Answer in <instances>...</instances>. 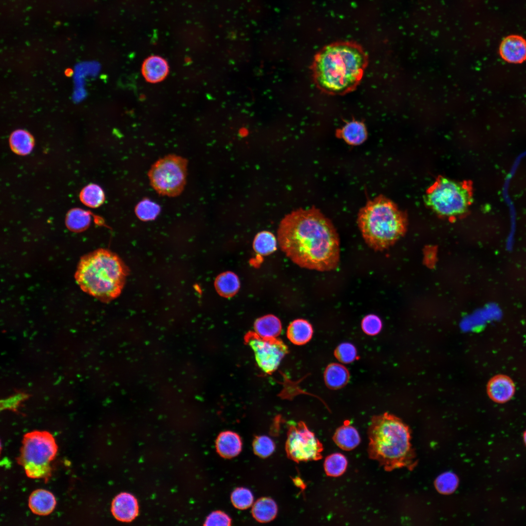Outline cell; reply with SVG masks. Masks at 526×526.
<instances>
[{"label": "cell", "instance_id": "obj_1", "mask_svg": "<svg viewBox=\"0 0 526 526\" xmlns=\"http://www.w3.org/2000/svg\"><path fill=\"white\" fill-rule=\"evenodd\" d=\"M277 240L282 251L301 268L325 272L338 265V234L330 220L315 207L286 215L279 225Z\"/></svg>", "mask_w": 526, "mask_h": 526}, {"label": "cell", "instance_id": "obj_2", "mask_svg": "<svg viewBox=\"0 0 526 526\" xmlns=\"http://www.w3.org/2000/svg\"><path fill=\"white\" fill-rule=\"evenodd\" d=\"M368 63V55L359 44L351 41L331 43L315 55L311 65L313 79L323 92L343 95L358 85Z\"/></svg>", "mask_w": 526, "mask_h": 526}, {"label": "cell", "instance_id": "obj_3", "mask_svg": "<svg viewBox=\"0 0 526 526\" xmlns=\"http://www.w3.org/2000/svg\"><path fill=\"white\" fill-rule=\"evenodd\" d=\"M368 435L369 456L385 470L402 468L412 470L416 465L410 429L396 416L387 413L374 416Z\"/></svg>", "mask_w": 526, "mask_h": 526}, {"label": "cell", "instance_id": "obj_4", "mask_svg": "<svg viewBox=\"0 0 526 526\" xmlns=\"http://www.w3.org/2000/svg\"><path fill=\"white\" fill-rule=\"evenodd\" d=\"M128 273L127 267L116 254L99 249L81 258L75 276L83 291L108 302L120 295Z\"/></svg>", "mask_w": 526, "mask_h": 526}, {"label": "cell", "instance_id": "obj_5", "mask_svg": "<svg viewBox=\"0 0 526 526\" xmlns=\"http://www.w3.org/2000/svg\"><path fill=\"white\" fill-rule=\"evenodd\" d=\"M357 223L365 243L375 251L393 245L405 234L407 225L404 213L382 195L360 209Z\"/></svg>", "mask_w": 526, "mask_h": 526}, {"label": "cell", "instance_id": "obj_6", "mask_svg": "<svg viewBox=\"0 0 526 526\" xmlns=\"http://www.w3.org/2000/svg\"><path fill=\"white\" fill-rule=\"evenodd\" d=\"M425 200L437 214L456 218L465 214L471 204V188L467 181L439 176L427 190Z\"/></svg>", "mask_w": 526, "mask_h": 526}, {"label": "cell", "instance_id": "obj_7", "mask_svg": "<svg viewBox=\"0 0 526 526\" xmlns=\"http://www.w3.org/2000/svg\"><path fill=\"white\" fill-rule=\"evenodd\" d=\"M22 443L18 463L28 477L47 481L51 474V462L57 451L54 436L46 431H35L26 433Z\"/></svg>", "mask_w": 526, "mask_h": 526}, {"label": "cell", "instance_id": "obj_8", "mask_svg": "<svg viewBox=\"0 0 526 526\" xmlns=\"http://www.w3.org/2000/svg\"><path fill=\"white\" fill-rule=\"evenodd\" d=\"M188 161L170 154L156 161L148 172L150 184L160 195L175 197L183 191L186 184Z\"/></svg>", "mask_w": 526, "mask_h": 526}, {"label": "cell", "instance_id": "obj_9", "mask_svg": "<svg viewBox=\"0 0 526 526\" xmlns=\"http://www.w3.org/2000/svg\"><path fill=\"white\" fill-rule=\"evenodd\" d=\"M323 450L322 444L304 422L290 427L285 444L290 459L297 462L318 460L322 458Z\"/></svg>", "mask_w": 526, "mask_h": 526}, {"label": "cell", "instance_id": "obj_10", "mask_svg": "<svg viewBox=\"0 0 526 526\" xmlns=\"http://www.w3.org/2000/svg\"><path fill=\"white\" fill-rule=\"evenodd\" d=\"M247 342L254 352L258 365L266 373L278 368L288 351L281 341L263 339L254 333L248 335Z\"/></svg>", "mask_w": 526, "mask_h": 526}, {"label": "cell", "instance_id": "obj_11", "mask_svg": "<svg viewBox=\"0 0 526 526\" xmlns=\"http://www.w3.org/2000/svg\"><path fill=\"white\" fill-rule=\"evenodd\" d=\"M487 391L491 400L503 404L513 397L515 392V385L509 376L499 374L489 379L487 384Z\"/></svg>", "mask_w": 526, "mask_h": 526}, {"label": "cell", "instance_id": "obj_12", "mask_svg": "<svg viewBox=\"0 0 526 526\" xmlns=\"http://www.w3.org/2000/svg\"><path fill=\"white\" fill-rule=\"evenodd\" d=\"M501 57L511 63H521L526 60V40L518 35H509L503 39L499 47Z\"/></svg>", "mask_w": 526, "mask_h": 526}, {"label": "cell", "instance_id": "obj_13", "mask_svg": "<svg viewBox=\"0 0 526 526\" xmlns=\"http://www.w3.org/2000/svg\"><path fill=\"white\" fill-rule=\"evenodd\" d=\"M138 511L137 501L131 494L120 493L113 501L112 512L114 517L120 521H131L136 516Z\"/></svg>", "mask_w": 526, "mask_h": 526}, {"label": "cell", "instance_id": "obj_14", "mask_svg": "<svg viewBox=\"0 0 526 526\" xmlns=\"http://www.w3.org/2000/svg\"><path fill=\"white\" fill-rule=\"evenodd\" d=\"M167 61L158 56L148 57L142 66V73L145 79L149 82L154 83L162 81L169 72Z\"/></svg>", "mask_w": 526, "mask_h": 526}, {"label": "cell", "instance_id": "obj_15", "mask_svg": "<svg viewBox=\"0 0 526 526\" xmlns=\"http://www.w3.org/2000/svg\"><path fill=\"white\" fill-rule=\"evenodd\" d=\"M56 500L50 491L38 489L32 492L29 498L28 505L31 510L39 515H47L55 507Z\"/></svg>", "mask_w": 526, "mask_h": 526}, {"label": "cell", "instance_id": "obj_16", "mask_svg": "<svg viewBox=\"0 0 526 526\" xmlns=\"http://www.w3.org/2000/svg\"><path fill=\"white\" fill-rule=\"evenodd\" d=\"M367 131L363 123L357 120L347 122L336 131V136L352 146L362 144L367 138Z\"/></svg>", "mask_w": 526, "mask_h": 526}, {"label": "cell", "instance_id": "obj_17", "mask_svg": "<svg viewBox=\"0 0 526 526\" xmlns=\"http://www.w3.org/2000/svg\"><path fill=\"white\" fill-rule=\"evenodd\" d=\"M218 453L223 457L229 458L237 455L242 449V441L235 432L226 431L221 432L216 441Z\"/></svg>", "mask_w": 526, "mask_h": 526}, {"label": "cell", "instance_id": "obj_18", "mask_svg": "<svg viewBox=\"0 0 526 526\" xmlns=\"http://www.w3.org/2000/svg\"><path fill=\"white\" fill-rule=\"evenodd\" d=\"M255 334L259 337L273 339L281 334L282 326L280 319L276 316L268 314L257 319L254 322Z\"/></svg>", "mask_w": 526, "mask_h": 526}, {"label": "cell", "instance_id": "obj_19", "mask_svg": "<svg viewBox=\"0 0 526 526\" xmlns=\"http://www.w3.org/2000/svg\"><path fill=\"white\" fill-rule=\"evenodd\" d=\"M286 334L288 338L292 343L297 345H302L311 340L313 336V329L309 321L299 319L294 320L290 323Z\"/></svg>", "mask_w": 526, "mask_h": 526}, {"label": "cell", "instance_id": "obj_20", "mask_svg": "<svg viewBox=\"0 0 526 526\" xmlns=\"http://www.w3.org/2000/svg\"><path fill=\"white\" fill-rule=\"evenodd\" d=\"M350 379L348 369L338 363L329 364L324 372V380L326 386L332 390H337L345 386Z\"/></svg>", "mask_w": 526, "mask_h": 526}, {"label": "cell", "instance_id": "obj_21", "mask_svg": "<svg viewBox=\"0 0 526 526\" xmlns=\"http://www.w3.org/2000/svg\"><path fill=\"white\" fill-rule=\"evenodd\" d=\"M214 287L222 297L229 298L235 296L240 287V280L236 274L226 271L219 274L215 279Z\"/></svg>", "mask_w": 526, "mask_h": 526}, {"label": "cell", "instance_id": "obj_22", "mask_svg": "<svg viewBox=\"0 0 526 526\" xmlns=\"http://www.w3.org/2000/svg\"><path fill=\"white\" fill-rule=\"evenodd\" d=\"M333 439L342 450L350 451L360 443V437L355 428L348 424H344L336 431Z\"/></svg>", "mask_w": 526, "mask_h": 526}, {"label": "cell", "instance_id": "obj_23", "mask_svg": "<svg viewBox=\"0 0 526 526\" xmlns=\"http://www.w3.org/2000/svg\"><path fill=\"white\" fill-rule=\"evenodd\" d=\"M9 141L11 150L20 155L29 154L34 146V139L32 135L21 129L14 131L10 136Z\"/></svg>", "mask_w": 526, "mask_h": 526}, {"label": "cell", "instance_id": "obj_24", "mask_svg": "<svg viewBox=\"0 0 526 526\" xmlns=\"http://www.w3.org/2000/svg\"><path fill=\"white\" fill-rule=\"evenodd\" d=\"M252 513L254 518L260 522H268L276 516L277 507L271 498L264 497L258 500L253 505Z\"/></svg>", "mask_w": 526, "mask_h": 526}, {"label": "cell", "instance_id": "obj_25", "mask_svg": "<svg viewBox=\"0 0 526 526\" xmlns=\"http://www.w3.org/2000/svg\"><path fill=\"white\" fill-rule=\"evenodd\" d=\"M277 241L270 231L263 230L258 233L254 237L253 248L255 252L261 256H267L277 249Z\"/></svg>", "mask_w": 526, "mask_h": 526}, {"label": "cell", "instance_id": "obj_26", "mask_svg": "<svg viewBox=\"0 0 526 526\" xmlns=\"http://www.w3.org/2000/svg\"><path fill=\"white\" fill-rule=\"evenodd\" d=\"M91 220L90 212L75 208L71 209L67 213L66 225L68 228L72 231L81 232L87 228Z\"/></svg>", "mask_w": 526, "mask_h": 526}, {"label": "cell", "instance_id": "obj_27", "mask_svg": "<svg viewBox=\"0 0 526 526\" xmlns=\"http://www.w3.org/2000/svg\"><path fill=\"white\" fill-rule=\"evenodd\" d=\"M79 197L83 204L92 208L100 206L105 198L102 188L95 184H90L84 187L80 193Z\"/></svg>", "mask_w": 526, "mask_h": 526}, {"label": "cell", "instance_id": "obj_28", "mask_svg": "<svg viewBox=\"0 0 526 526\" xmlns=\"http://www.w3.org/2000/svg\"><path fill=\"white\" fill-rule=\"evenodd\" d=\"M347 465V460L344 455L340 453H334L325 458L324 469L328 476L338 477L344 473Z\"/></svg>", "mask_w": 526, "mask_h": 526}, {"label": "cell", "instance_id": "obj_29", "mask_svg": "<svg viewBox=\"0 0 526 526\" xmlns=\"http://www.w3.org/2000/svg\"><path fill=\"white\" fill-rule=\"evenodd\" d=\"M160 210L159 205L149 199L142 200L135 207L136 215L143 221L154 220L159 215Z\"/></svg>", "mask_w": 526, "mask_h": 526}, {"label": "cell", "instance_id": "obj_30", "mask_svg": "<svg viewBox=\"0 0 526 526\" xmlns=\"http://www.w3.org/2000/svg\"><path fill=\"white\" fill-rule=\"evenodd\" d=\"M458 478L450 472L444 473L436 479L435 487L440 492L444 494L451 493L455 490L458 485Z\"/></svg>", "mask_w": 526, "mask_h": 526}, {"label": "cell", "instance_id": "obj_31", "mask_svg": "<svg viewBox=\"0 0 526 526\" xmlns=\"http://www.w3.org/2000/svg\"><path fill=\"white\" fill-rule=\"evenodd\" d=\"M231 500L235 507L238 509H244L252 505L253 496L249 489L244 488H239L232 493Z\"/></svg>", "mask_w": 526, "mask_h": 526}, {"label": "cell", "instance_id": "obj_32", "mask_svg": "<svg viewBox=\"0 0 526 526\" xmlns=\"http://www.w3.org/2000/svg\"><path fill=\"white\" fill-rule=\"evenodd\" d=\"M334 355L339 362L348 364L355 360L357 352L356 347L352 344L344 342L338 346L335 350Z\"/></svg>", "mask_w": 526, "mask_h": 526}, {"label": "cell", "instance_id": "obj_33", "mask_svg": "<svg viewBox=\"0 0 526 526\" xmlns=\"http://www.w3.org/2000/svg\"><path fill=\"white\" fill-rule=\"evenodd\" d=\"M254 452L262 457H266L271 455L275 449L273 441L266 436L256 437L253 443Z\"/></svg>", "mask_w": 526, "mask_h": 526}, {"label": "cell", "instance_id": "obj_34", "mask_svg": "<svg viewBox=\"0 0 526 526\" xmlns=\"http://www.w3.org/2000/svg\"><path fill=\"white\" fill-rule=\"evenodd\" d=\"M361 325L362 331L366 334L375 336L380 332L382 324L378 316L374 314H369L362 319Z\"/></svg>", "mask_w": 526, "mask_h": 526}, {"label": "cell", "instance_id": "obj_35", "mask_svg": "<svg viewBox=\"0 0 526 526\" xmlns=\"http://www.w3.org/2000/svg\"><path fill=\"white\" fill-rule=\"evenodd\" d=\"M230 524L229 517L221 511L212 512L207 517L205 523L206 526H229Z\"/></svg>", "mask_w": 526, "mask_h": 526}, {"label": "cell", "instance_id": "obj_36", "mask_svg": "<svg viewBox=\"0 0 526 526\" xmlns=\"http://www.w3.org/2000/svg\"><path fill=\"white\" fill-rule=\"evenodd\" d=\"M26 397L22 393H18L11 395L0 401V408L3 410H14Z\"/></svg>", "mask_w": 526, "mask_h": 526}, {"label": "cell", "instance_id": "obj_37", "mask_svg": "<svg viewBox=\"0 0 526 526\" xmlns=\"http://www.w3.org/2000/svg\"><path fill=\"white\" fill-rule=\"evenodd\" d=\"M524 441H525V443L526 444V431L524 432Z\"/></svg>", "mask_w": 526, "mask_h": 526}]
</instances>
